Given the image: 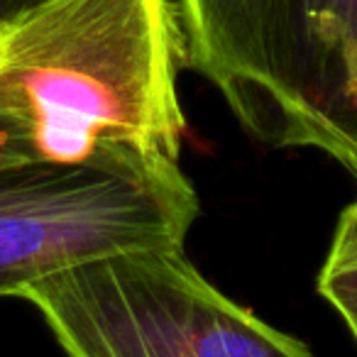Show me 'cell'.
I'll use <instances>...</instances> for the list:
<instances>
[{"label": "cell", "mask_w": 357, "mask_h": 357, "mask_svg": "<svg viewBox=\"0 0 357 357\" xmlns=\"http://www.w3.org/2000/svg\"><path fill=\"white\" fill-rule=\"evenodd\" d=\"M35 3H40V0H0V25L10 20L13 15H17L20 10H25V8L35 6Z\"/></svg>", "instance_id": "obj_6"}, {"label": "cell", "mask_w": 357, "mask_h": 357, "mask_svg": "<svg viewBox=\"0 0 357 357\" xmlns=\"http://www.w3.org/2000/svg\"><path fill=\"white\" fill-rule=\"evenodd\" d=\"M318 294L340 313L357 342V199L337 218L318 274Z\"/></svg>", "instance_id": "obj_5"}, {"label": "cell", "mask_w": 357, "mask_h": 357, "mask_svg": "<svg viewBox=\"0 0 357 357\" xmlns=\"http://www.w3.org/2000/svg\"><path fill=\"white\" fill-rule=\"evenodd\" d=\"M186 66L269 147L326 152L357 178V0H176Z\"/></svg>", "instance_id": "obj_2"}, {"label": "cell", "mask_w": 357, "mask_h": 357, "mask_svg": "<svg viewBox=\"0 0 357 357\" xmlns=\"http://www.w3.org/2000/svg\"><path fill=\"white\" fill-rule=\"evenodd\" d=\"M69 357H313L213 287L184 248L130 250L22 291Z\"/></svg>", "instance_id": "obj_3"}, {"label": "cell", "mask_w": 357, "mask_h": 357, "mask_svg": "<svg viewBox=\"0 0 357 357\" xmlns=\"http://www.w3.org/2000/svg\"><path fill=\"white\" fill-rule=\"evenodd\" d=\"M176 0H40L0 25V164L178 162Z\"/></svg>", "instance_id": "obj_1"}, {"label": "cell", "mask_w": 357, "mask_h": 357, "mask_svg": "<svg viewBox=\"0 0 357 357\" xmlns=\"http://www.w3.org/2000/svg\"><path fill=\"white\" fill-rule=\"evenodd\" d=\"M201 213L178 162L0 164V296L130 250L184 248Z\"/></svg>", "instance_id": "obj_4"}]
</instances>
